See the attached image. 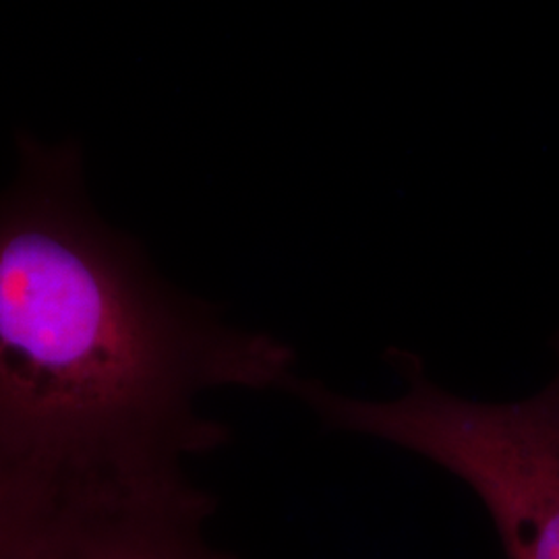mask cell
I'll return each mask as SVG.
<instances>
[{
    "mask_svg": "<svg viewBox=\"0 0 559 559\" xmlns=\"http://www.w3.org/2000/svg\"><path fill=\"white\" fill-rule=\"evenodd\" d=\"M295 376L288 344L226 323L102 221L78 143L21 133L0 193V460L69 485L179 479L228 441L205 392Z\"/></svg>",
    "mask_w": 559,
    "mask_h": 559,
    "instance_id": "cell-1",
    "label": "cell"
},
{
    "mask_svg": "<svg viewBox=\"0 0 559 559\" xmlns=\"http://www.w3.org/2000/svg\"><path fill=\"white\" fill-rule=\"evenodd\" d=\"M388 360L404 380L399 399L344 396L299 376L286 392L323 425L399 445L466 483L508 559H559V369L539 394L498 404L443 390L411 350L392 348Z\"/></svg>",
    "mask_w": 559,
    "mask_h": 559,
    "instance_id": "cell-2",
    "label": "cell"
},
{
    "mask_svg": "<svg viewBox=\"0 0 559 559\" xmlns=\"http://www.w3.org/2000/svg\"><path fill=\"white\" fill-rule=\"evenodd\" d=\"M214 510L187 477L78 485L41 559H239L207 539Z\"/></svg>",
    "mask_w": 559,
    "mask_h": 559,
    "instance_id": "cell-3",
    "label": "cell"
},
{
    "mask_svg": "<svg viewBox=\"0 0 559 559\" xmlns=\"http://www.w3.org/2000/svg\"><path fill=\"white\" fill-rule=\"evenodd\" d=\"M71 489L0 460V559H41Z\"/></svg>",
    "mask_w": 559,
    "mask_h": 559,
    "instance_id": "cell-4",
    "label": "cell"
}]
</instances>
